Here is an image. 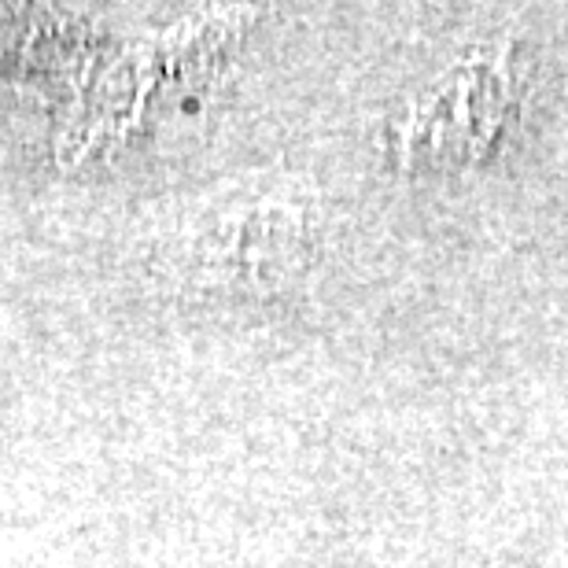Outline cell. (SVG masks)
<instances>
[{
	"instance_id": "1",
	"label": "cell",
	"mask_w": 568,
	"mask_h": 568,
	"mask_svg": "<svg viewBox=\"0 0 568 568\" xmlns=\"http://www.w3.org/2000/svg\"><path fill=\"white\" fill-rule=\"evenodd\" d=\"M520 97L525 85L506 38L462 52L406 108L395 138L403 163L439 174L484 166L517 126Z\"/></svg>"
}]
</instances>
